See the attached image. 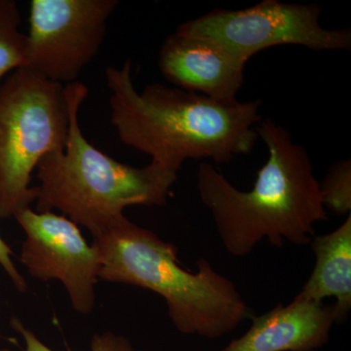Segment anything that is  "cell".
Listing matches in <instances>:
<instances>
[{
    "instance_id": "6da1fadb",
    "label": "cell",
    "mask_w": 351,
    "mask_h": 351,
    "mask_svg": "<svg viewBox=\"0 0 351 351\" xmlns=\"http://www.w3.org/2000/svg\"><path fill=\"white\" fill-rule=\"evenodd\" d=\"M106 77L110 123L120 141L162 167L178 173L188 159L230 163L257 143L261 100H216L160 83L138 92L130 60L108 68Z\"/></svg>"
},
{
    "instance_id": "7a4b0ae2",
    "label": "cell",
    "mask_w": 351,
    "mask_h": 351,
    "mask_svg": "<svg viewBox=\"0 0 351 351\" xmlns=\"http://www.w3.org/2000/svg\"><path fill=\"white\" fill-rule=\"evenodd\" d=\"M256 130L269 157L251 191L235 188L211 163H200L197 172L201 202L211 212L226 250L239 258L265 239L277 247L311 244L314 225L327 219L304 147L274 120H261Z\"/></svg>"
},
{
    "instance_id": "3957f363",
    "label": "cell",
    "mask_w": 351,
    "mask_h": 351,
    "mask_svg": "<svg viewBox=\"0 0 351 351\" xmlns=\"http://www.w3.org/2000/svg\"><path fill=\"white\" fill-rule=\"evenodd\" d=\"M99 280L127 284L163 298L173 325L184 335L217 339L250 317L234 284L200 258L197 271L184 269L178 247L121 215L93 237Z\"/></svg>"
},
{
    "instance_id": "277c9868",
    "label": "cell",
    "mask_w": 351,
    "mask_h": 351,
    "mask_svg": "<svg viewBox=\"0 0 351 351\" xmlns=\"http://www.w3.org/2000/svg\"><path fill=\"white\" fill-rule=\"evenodd\" d=\"M69 112L63 149L46 154L36 168V212L56 209L95 237L131 206H163L178 173L151 162L145 167L120 163L90 144L80 125L88 88L76 82L64 86Z\"/></svg>"
},
{
    "instance_id": "5b68a950",
    "label": "cell",
    "mask_w": 351,
    "mask_h": 351,
    "mask_svg": "<svg viewBox=\"0 0 351 351\" xmlns=\"http://www.w3.org/2000/svg\"><path fill=\"white\" fill-rule=\"evenodd\" d=\"M69 124L64 85L27 68L0 83V218L36 202L32 173L46 154L64 149Z\"/></svg>"
},
{
    "instance_id": "8992f818",
    "label": "cell",
    "mask_w": 351,
    "mask_h": 351,
    "mask_svg": "<svg viewBox=\"0 0 351 351\" xmlns=\"http://www.w3.org/2000/svg\"><path fill=\"white\" fill-rule=\"evenodd\" d=\"M318 4L263 0L241 10L216 9L177 27L180 34L210 39L248 62L267 48L304 46L314 51H350V29L320 25Z\"/></svg>"
},
{
    "instance_id": "52a82bcc",
    "label": "cell",
    "mask_w": 351,
    "mask_h": 351,
    "mask_svg": "<svg viewBox=\"0 0 351 351\" xmlns=\"http://www.w3.org/2000/svg\"><path fill=\"white\" fill-rule=\"evenodd\" d=\"M117 0H32L24 68L66 85L101 49Z\"/></svg>"
},
{
    "instance_id": "ba28073f",
    "label": "cell",
    "mask_w": 351,
    "mask_h": 351,
    "mask_svg": "<svg viewBox=\"0 0 351 351\" xmlns=\"http://www.w3.org/2000/svg\"><path fill=\"white\" fill-rule=\"evenodd\" d=\"M14 219L24 230L20 260L29 276L40 281H60L76 313H91L96 304L100 258L80 226L63 215L39 213L32 207Z\"/></svg>"
},
{
    "instance_id": "9c48e42d",
    "label": "cell",
    "mask_w": 351,
    "mask_h": 351,
    "mask_svg": "<svg viewBox=\"0 0 351 351\" xmlns=\"http://www.w3.org/2000/svg\"><path fill=\"white\" fill-rule=\"evenodd\" d=\"M246 64L215 41L178 32L159 50L158 66L166 80L216 100H237Z\"/></svg>"
},
{
    "instance_id": "30bf717a",
    "label": "cell",
    "mask_w": 351,
    "mask_h": 351,
    "mask_svg": "<svg viewBox=\"0 0 351 351\" xmlns=\"http://www.w3.org/2000/svg\"><path fill=\"white\" fill-rule=\"evenodd\" d=\"M335 323L334 304L295 295L290 304L252 317L248 331L223 351H315L326 345Z\"/></svg>"
},
{
    "instance_id": "8fae6325",
    "label": "cell",
    "mask_w": 351,
    "mask_h": 351,
    "mask_svg": "<svg viewBox=\"0 0 351 351\" xmlns=\"http://www.w3.org/2000/svg\"><path fill=\"white\" fill-rule=\"evenodd\" d=\"M315 267L297 297L317 302L334 297L337 323L351 309V215L334 232L311 239Z\"/></svg>"
},
{
    "instance_id": "7c38bea8",
    "label": "cell",
    "mask_w": 351,
    "mask_h": 351,
    "mask_svg": "<svg viewBox=\"0 0 351 351\" xmlns=\"http://www.w3.org/2000/svg\"><path fill=\"white\" fill-rule=\"evenodd\" d=\"M21 22L17 2L0 0V80L25 66L27 34L21 32Z\"/></svg>"
},
{
    "instance_id": "4fadbf2b",
    "label": "cell",
    "mask_w": 351,
    "mask_h": 351,
    "mask_svg": "<svg viewBox=\"0 0 351 351\" xmlns=\"http://www.w3.org/2000/svg\"><path fill=\"white\" fill-rule=\"evenodd\" d=\"M321 195L325 209L337 215L351 211V161H339L329 169L324 181L320 182Z\"/></svg>"
},
{
    "instance_id": "5bb4252c",
    "label": "cell",
    "mask_w": 351,
    "mask_h": 351,
    "mask_svg": "<svg viewBox=\"0 0 351 351\" xmlns=\"http://www.w3.org/2000/svg\"><path fill=\"white\" fill-rule=\"evenodd\" d=\"M11 327L19 332L24 339V351H55L38 338L36 334L25 326L18 317H13L10 321ZM92 351H144L138 350L132 345L126 337L115 334L113 332H95L91 339Z\"/></svg>"
},
{
    "instance_id": "9a60e30c",
    "label": "cell",
    "mask_w": 351,
    "mask_h": 351,
    "mask_svg": "<svg viewBox=\"0 0 351 351\" xmlns=\"http://www.w3.org/2000/svg\"><path fill=\"white\" fill-rule=\"evenodd\" d=\"M13 255L12 249L0 235V267L4 270L18 292H27V280L14 263Z\"/></svg>"
},
{
    "instance_id": "2e32d148",
    "label": "cell",
    "mask_w": 351,
    "mask_h": 351,
    "mask_svg": "<svg viewBox=\"0 0 351 351\" xmlns=\"http://www.w3.org/2000/svg\"><path fill=\"white\" fill-rule=\"evenodd\" d=\"M0 351H11L10 350H8V348H1Z\"/></svg>"
}]
</instances>
